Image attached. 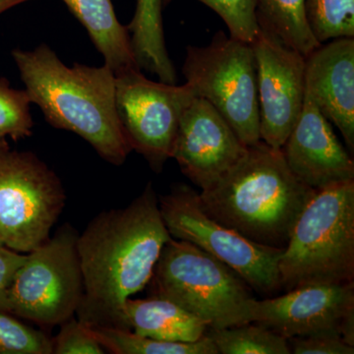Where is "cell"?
<instances>
[{"label":"cell","mask_w":354,"mask_h":354,"mask_svg":"<svg viewBox=\"0 0 354 354\" xmlns=\"http://www.w3.org/2000/svg\"><path fill=\"white\" fill-rule=\"evenodd\" d=\"M247 147L218 111L196 95L181 115L171 158L204 190L243 157Z\"/></svg>","instance_id":"obj_13"},{"label":"cell","mask_w":354,"mask_h":354,"mask_svg":"<svg viewBox=\"0 0 354 354\" xmlns=\"http://www.w3.org/2000/svg\"><path fill=\"white\" fill-rule=\"evenodd\" d=\"M172 0H162V6ZM215 11L227 26L230 36L251 44L259 32L257 0H198Z\"/></svg>","instance_id":"obj_25"},{"label":"cell","mask_w":354,"mask_h":354,"mask_svg":"<svg viewBox=\"0 0 354 354\" xmlns=\"http://www.w3.org/2000/svg\"><path fill=\"white\" fill-rule=\"evenodd\" d=\"M316 191L291 172L281 150L259 141L198 194L202 208L218 223L256 243L283 249Z\"/></svg>","instance_id":"obj_3"},{"label":"cell","mask_w":354,"mask_h":354,"mask_svg":"<svg viewBox=\"0 0 354 354\" xmlns=\"http://www.w3.org/2000/svg\"><path fill=\"white\" fill-rule=\"evenodd\" d=\"M251 322L286 339L337 332L354 346V281L299 286L281 297L255 299Z\"/></svg>","instance_id":"obj_12"},{"label":"cell","mask_w":354,"mask_h":354,"mask_svg":"<svg viewBox=\"0 0 354 354\" xmlns=\"http://www.w3.org/2000/svg\"><path fill=\"white\" fill-rule=\"evenodd\" d=\"M158 206L171 237L190 242L220 260L251 290L262 295L281 290L278 263L283 248L256 243L218 223L204 211L199 194L189 186H174L158 198Z\"/></svg>","instance_id":"obj_8"},{"label":"cell","mask_w":354,"mask_h":354,"mask_svg":"<svg viewBox=\"0 0 354 354\" xmlns=\"http://www.w3.org/2000/svg\"><path fill=\"white\" fill-rule=\"evenodd\" d=\"M29 1H32V0H0V14L6 12L13 7Z\"/></svg>","instance_id":"obj_29"},{"label":"cell","mask_w":354,"mask_h":354,"mask_svg":"<svg viewBox=\"0 0 354 354\" xmlns=\"http://www.w3.org/2000/svg\"><path fill=\"white\" fill-rule=\"evenodd\" d=\"M218 354H290L288 339L274 330L251 322L207 330Z\"/></svg>","instance_id":"obj_21"},{"label":"cell","mask_w":354,"mask_h":354,"mask_svg":"<svg viewBox=\"0 0 354 354\" xmlns=\"http://www.w3.org/2000/svg\"><path fill=\"white\" fill-rule=\"evenodd\" d=\"M6 144H7L6 139L0 138V146L6 145Z\"/></svg>","instance_id":"obj_30"},{"label":"cell","mask_w":354,"mask_h":354,"mask_svg":"<svg viewBox=\"0 0 354 354\" xmlns=\"http://www.w3.org/2000/svg\"><path fill=\"white\" fill-rule=\"evenodd\" d=\"M252 46L257 69L260 139L281 150L304 109V55L259 26Z\"/></svg>","instance_id":"obj_11"},{"label":"cell","mask_w":354,"mask_h":354,"mask_svg":"<svg viewBox=\"0 0 354 354\" xmlns=\"http://www.w3.org/2000/svg\"><path fill=\"white\" fill-rule=\"evenodd\" d=\"M12 57L26 92L57 129L75 133L109 164L121 165L132 152L115 106V73L101 67L67 66L50 46L16 48Z\"/></svg>","instance_id":"obj_2"},{"label":"cell","mask_w":354,"mask_h":354,"mask_svg":"<svg viewBox=\"0 0 354 354\" xmlns=\"http://www.w3.org/2000/svg\"><path fill=\"white\" fill-rule=\"evenodd\" d=\"M153 297L171 300L212 329L251 323L256 298L228 266L185 241L165 244L151 279Z\"/></svg>","instance_id":"obj_5"},{"label":"cell","mask_w":354,"mask_h":354,"mask_svg":"<svg viewBox=\"0 0 354 354\" xmlns=\"http://www.w3.org/2000/svg\"><path fill=\"white\" fill-rule=\"evenodd\" d=\"M305 83L314 104L354 150V39L321 44L305 59Z\"/></svg>","instance_id":"obj_15"},{"label":"cell","mask_w":354,"mask_h":354,"mask_svg":"<svg viewBox=\"0 0 354 354\" xmlns=\"http://www.w3.org/2000/svg\"><path fill=\"white\" fill-rule=\"evenodd\" d=\"M186 83L208 101L242 143L261 141L257 69L251 44L216 32L206 46H187Z\"/></svg>","instance_id":"obj_6"},{"label":"cell","mask_w":354,"mask_h":354,"mask_svg":"<svg viewBox=\"0 0 354 354\" xmlns=\"http://www.w3.org/2000/svg\"><path fill=\"white\" fill-rule=\"evenodd\" d=\"M53 339L0 311V354H53Z\"/></svg>","instance_id":"obj_24"},{"label":"cell","mask_w":354,"mask_h":354,"mask_svg":"<svg viewBox=\"0 0 354 354\" xmlns=\"http://www.w3.org/2000/svg\"><path fill=\"white\" fill-rule=\"evenodd\" d=\"M25 259L24 254L6 246L0 247V311L11 281Z\"/></svg>","instance_id":"obj_28"},{"label":"cell","mask_w":354,"mask_h":354,"mask_svg":"<svg viewBox=\"0 0 354 354\" xmlns=\"http://www.w3.org/2000/svg\"><path fill=\"white\" fill-rule=\"evenodd\" d=\"M194 97L189 84L155 82L140 69L115 75V106L121 127L132 150L143 156L153 171H162L171 158L179 121Z\"/></svg>","instance_id":"obj_10"},{"label":"cell","mask_w":354,"mask_h":354,"mask_svg":"<svg viewBox=\"0 0 354 354\" xmlns=\"http://www.w3.org/2000/svg\"><path fill=\"white\" fill-rule=\"evenodd\" d=\"M77 20L87 30L104 64L115 75L140 69L133 53L127 27L116 17L111 0H62Z\"/></svg>","instance_id":"obj_17"},{"label":"cell","mask_w":354,"mask_h":354,"mask_svg":"<svg viewBox=\"0 0 354 354\" xmlns=\"http://www.w3.org/2000/svg\"><path fill=\"white\" fill-rule=\"evenodd\" d=\"M1 246H6L4 245V242L2 241L1 236H0V247Z\"/></svg>","instance_id":"obj_31"},{"label":"cell","mask_w":354,"mask_h":354,"mask_svg":"<svg viewBox=\"0 0 354 354\" xmlns=\"http://www.w3.org/2000/svg\"><path fill=\"white\" fill-rule=\"evenodd\" d=\"M281 151L291 172L313 189L354 180L353 158L307 92L299 118Z\"/></svg>","instance_id":"obj_14"},{"label":"cell","mask_w":354,"mask_h":354,"mask_svg":"<svg viewBox=\"0 0 354 354\" xmlns=\"http://www.w3.org/2000/svg\"><path fill=\"white\" fill-rule=\"evenodd\" d=\"M171 239L151 183L128 206L93 218L77 239L84 283L79 320L122 329L125 302L150 283Z\"/></svg>","instance_id":"obj_1"},{"label":"cell","mask_w":354,"mask_h":354,"mask_svg":"<svg viewBox=\"0 0 354 354\" xmlns=\"http://www.w3.org/2000/svg\"><path fill=\"white\" fill-rule=\"evenodd\" d=\"M106 351L114 354H218L215 344L205 334L198 341L167 342L134 334L116 327H91Z\"/></svg>","instance_id":"obj_20"},{"label":"cell","mask_w":354,"mask_h":354,"mask_svg":"<svg viewBox=\"0 0 354 354\" xmlns=\"http://www.w3.org/2000/svg\"><path fill=\"white\" fill-rule=\"evenodd\" d=\"M304 11L319 44L354 38V0H305Z\"/></svg>","instance_id":"obj_22"},{"label":"cell","mask_w":354,"mask_h":354,"mask_svg":"<svg viewBox=\"0 0 354 354\" xmlns=\"http://www.w3.org/2000/svg\"><path fill=\"white\" fill-rule=\"evenodd\" d=\"M122 329L160 341L190 342L201 339L209 326L165 298L130 297L122 309Z\"/></svg>","instance_id":"obj_16"},{"label":"cell","mask_w":354,"mask_h":354,"mask_svg":"<svg viewBox=\"0 0 354 354\" xmlns=\"http://www.w3.org/2000/svg\"><path fill=\"white\" fill-rule=\"evenodd\" d=\"M66 194L55 172L34 153L0 146V236L29 253L50 239Z\"/></svg>","instance_id":"obj_9"},{"label":"cell","mask_w":354,"mask_h":354,"mask_svg":"<svg viewBox=\"0 0 354 354\" xmlns=\"http://www.w3.org/2000/svg\"><path fill=\"white\" fill-rule=\"evenodd\" d=\"M162 0H136V9L127 26L135 59L160 81L176 84V69L165 46Z\"/></svg>","instance_id":"obj_18"},{"label":"cell","mask_w":354,"mask_h":354,"mask_svg":"<svg viewBox=\"0 0 354 354\" xmlns=\"http://www.w3.org/2000/svg\"><path fill=\"white\" fill-rule=\"evenodd\" d=\"M78 234L66 225L26 254L1 311L44 326L62 325L78 311L84 295Z\"/></svg>","instance_id":"obj_7"},{"label":"cell","mask_w":354,"mask_h":354,"mask_svg":"<svg viewBox=\"0 0 354 354\" xmlns=\"http://www.w3.org/2000/svg\"><path fill=\"white\" fill-rule=\"evenodd\" d=\"M53 339L55 354H104L106 349L95 337L90 326L73 317L62 323Z\"/></svg>","instance_id":"obj_26"},{"label":"cell","mask_w":354,"mask_h":354,"mask_svg":"<svg viewBox=\"0 0 354 354\" xmlns=\"http://www.w3.org/2000/svg\"><path fill=\"white\" fill-rule=\"evenodd\" d=\"M281 290L354 281V180L317 190L279 256Z\"/></svg>","instance_id":"obj_4"},{"label":"cell","mask_w":354,"mask_h":354,"mask_svg":"<svg viewBox=\"0 0 354 354\" xmlns=\"http://www.w3.org/2000/svg\"><path fill=\"white\" fill-rule=\"evenodd\" d=\"M305 0H257L259 26L270 30L305 57L321 44L305 18Z\"/></svg>","instance_id":"obj_19"},{"label":"cell","mask_w":354,"mask_h":354,"mask_svg":"<svg viewBox=\"0 0 354 354\" xmlns=\"http://www.w3.org/2000/svg\"><path fill=\"white\" fill-rule=\"evenodd\" d=\"M293 354H353L354 346L349 344L337 332L293 337L288 339Z\"/></svg>","instance_id":"obj_27"},{"label":"cell","mask_w":354,"mask_h":354,"mask_svg":"<svg viewBox=\"0 0 354 354\" xmlns=\"http://www.w3.org/2000/svg\"><path fill=\"white\" fill-rule=\"evenodd\" d=\"M31 104L26 90L11 87L6 78L0 77V138L19 141L31 136Z\"/></svg>","instance_id":"obj_23"}]
</instances>
